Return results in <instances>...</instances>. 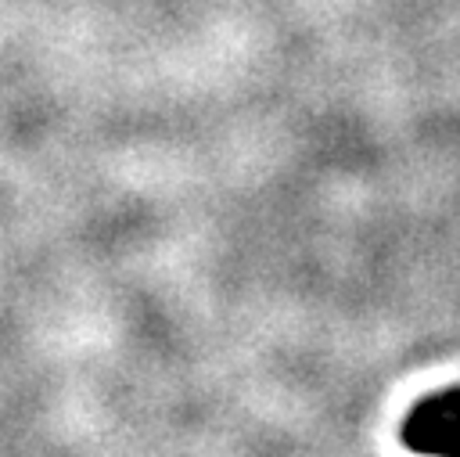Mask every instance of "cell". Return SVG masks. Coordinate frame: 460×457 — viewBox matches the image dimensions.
I'll return each instance as SVG.
<instances>
[{
    "mask_svg": "<svg viewBox=\"0 0 460 457\" xmlns=\"http://www.w3.org/2000/svg\"><path fill=\"white\" fill-rule=\"evenodd\" d=\"M402 446L424 457H460V385L424 396L399 428Z\"/></svg>",
    "mask_w": 460,
    "mask_h": 457,
    "instance_id": "obj_1",
    "label": "cell"
}]
</instances>
